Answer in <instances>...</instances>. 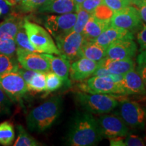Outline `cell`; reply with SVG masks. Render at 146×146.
<instances>
[{
  "label": "cell",
  "mask_w": 146,
  "mask_h": 146,
  "mask_svg": "<svg viewBox=\"0 0 146 146\" xmlns=\"http://www.w3.org/2000/svg\"><path fill=\"white\" fill-rule=\"evenodd\" d=\"M102 139L98 120L92 114L78 112L71 120L66 143L71 146H93L98 145Z\"/></svg>",
  "instance_id": "obj_1"
},
{
  "label": "cell",
  "mask_w": 146,
  "mask_h": 146,
  "mask_svg": "<svg viewBox=\"0 0 146 146\" xmlns=\"http://www.w3.org/2000/svg\"><path fill=\"white\" fill-rule=\"evenodd\" d=\"M62 99L53 96L34 108L27 116V125L29 131L41 133L52 127L62 112Z\"/></svg>",
  "instance_id": "obj_2"
},
{
  "label": "cell",
  "mask_w": 146,
  "mask_h": 146,
  "mask_svg": "<svg viewBox=\"0 0 146 146\" xmlns=\"http://www.w3.org/2000/svg\"><path fill=\"white\" fill-rule=\"evenodd\" d=\"M74 99L85 112L94 114H104L118 107L120 99L112 94L98 93H76Z\"/></svg>",
  "instance_id": "obj_3"
},
{
  "label": "cell",
  "mask_w": 146,
  "mask_h": 146,
  "mask_svg": "<svg viewBox=\"0 0 146 146\" xmlns=\"http://www.w3.org/2000/svg\"><path fill=\"white\" fill-rule=\"evenodd\" d=\"M23 27L29 41L38 52L62 55L50 33L46 29L31 22L27 18L24 19Z\"/></svg>",
  "instance_id": "obj_4"
},
{
  "label": "cell",
  "mask_w": 146,
  "mask_h": 146,
  "mask_svg": "<svg viewBox=\"0 0 146 146\" xmlns=\"http://www.w3.org/2000/svg\"><path fill=\"white\" fill-rule=\"evenodd\" d=\"M118 103V114L128 127L143 129L146 121V112L137 102L123 99Z\"/></svg>",
  "instance_id": "obj_5"
},
{
  "label": "cell",
  "mask_w": 146,
  "mask_h": 146,
  "mask_svg": "<svg viewBox=\"0 0 146 146\" xmlns=\"http://www.w3.org/2000/svg\"><path fill=\"white\" fill-rule=\"evenodd\" d=\"M110 22L111 26L126 29L133 34L141 30L143 26L138 9L131 5L114 12Z\"/></svg>",
  "instance_id": "obj_6"
},
{
  "label": "cell",
  "mask_w": 146,
  "mask_h": 146,
  "mask_svg": "<svg viewBox=\"0 0 146 146\" xmlns=\"http://www.w3.org/2000/svg\"><path fill=\"white\" fill-rule=\"evenodd\" d=\"M54 39L61 54L69 61H74L81 58V47L85 40L81 33L72 31Z\"/></svg>",
  "instance_id": "obj_7"
},
{
  "label": "cell",
  "mask_w": 146,
  "mask_h": 146,
  "mask_svg": "<svg viewBox=\"0 0 146 146\" xmlns=\"http://www.w3.org/2000/svg\"><path fill=\"white\" fill-rule=\"evenodd\" d=\"M0 87L14 102L20 101L28 92L26 82L18 72L1 74Z\"/></svg>",
  "instance_id": "obj_8"
},
{
  "label": "cell",
  "mask_w": 146,
  "mask_h": 146,
  "mask_svg": "<svg viewBox=\"0 0 146 146\" xmlns=\"http://www.w3.org/2000/svg\"><path fill=\"white\" fill-rule=\"evenodd\" d=\"M97 120L103 138L124 137L129 134L128 126L118 115L104 114Z\"/></svg>",
  "instance_id": "obj_9"
},
{
  "label": "cell",
  "mask_w": 146,
  "mask_h": 146,
  "mask_svg": "<svg viewBox=\"0 0 146 146\" xmlns=\"http://www.w3.org/2000/svg\"><path fill=\"white\" fill-rule=\"evenodd\" d=\"M16 56L18 64L24 68L44 73L51 70L49 62L43 54L29 52L17 47Z\"/></svg>",
  "instance_id": "obj_10"
},
{
  "label": "cell",
  "mask_w": 146,
  "mask_h": 146,
  "mask_svg": "<svg viewBox=\"0 0 146 146\" xmlns=\"http://www.w3.org/2000/svg\"><path fill=\"white\" fill-rule=\"evenodd\" d=\"M76 19V14L68 13L50 15L45 18L44 25L54 38L72 31Z\"/></svg>",
  "instance_id": "obj_11"
},
{
  "label": "cell",
  "mask_w": 146,
  "mask_h": 146,
  "mask_svg": "<svg viewBox=\"0 0 146 146\" xmlns=\"http://www.w3.org/2000/svg\"><path fill=\"white\" fill-rule=\"evenodd\" d=\"M83 87L88 93L125 96L124 89L120 83L98 76H93L89 78L86 81V84L83 85Z\"/></svg>",
  "instance_id": "obj_12"
},
{
  "label": "cell",
  "mask_w": 146,
  "mask_h": 146,
  "mask_svg": "<svg viewBox=\"0 0 146 146\" xmlns=\"http://www.w3.org/2000/svg\"><path fill=\"white\" fill-rule=\"evenodd\" d=\"M137 52V46L133 39H120L110 44L106 48V57L114 60L133 58Z\"/></svg>",
  "instance_id": "obj_13"
},
{
  "label": "cell",
  "mask_w": 146,
  "mask_h": 146,
  "mask_svg": "<svg viewBox=\"0 0 146 146\" xmlns=\"http://www.w3.org/2000/svg\"><path fill=\"white\" fill-rule=\"evenodd\" d=\"M100 66V62L85 58H80L70 64L69 75L72 81H81L93 76Z\"/></svg>",
  "instance_id": "obj_14"
},
{
  "label": "cell",
  "mask_w": 146,
  "mask_h": 146,
  "mask_svg": "<svg viewBox=\"0 0 146 146\" xmlns=\"http://www.w3.org/2000/svg\"><path fill=\"white\" fill-rule=\"evenodd\" d=\"M43 55L49 62L51 71L60 76L62 79L64 84L69 86L70 84L69 80L70 61L63 55L54 56L51 54H45V53H43Z\"/></svg>",
  "instance_id": "obj_15"
},
{
  "label": "cell",
  "mask_w": 146,
  "mask_h": 146,
  "mask_svg": "<svg viewBox=\"0 0 146 146\" xmlns=\"http://www.w3.org/2000/svg\"><path fill=\"white\" fill-rule=\"evenodd\" d=\"M120 39H134V34L126 29L110 25L94 41L107 48L114 41Z\"/></svg>",
  "instance_id": "obj_16"
},
{
  "label": "cell",
  "mask_w": 146,
  "mask_h": 146,
  "mask_svg": "<svg viewBox=\"0 0 146 146\" xmlns=\"http://www.w3.org/2000/svg\"><path fill=\"white\" fill-rule=\"evenodd\" d=\"M120 85L125 91V95H143L146 96V88L141 76L133 69L124 74Z\"/></svg>",
  "instance_id": "obj_17"
},
{
  "label": "cell",
  "mask_w": 146,
  "mask_h": 146,
  "mask_svg": "<svg viewBox=\"0 0 146 146\" xmlns=\"http://www.w3.org/2000/svg\"><path fill=\"white\" fill-rule=\"evenodd\" d=\"M110 21L99 19L91 14L81 34L87 41H94L107 27L110 25Z\"/></svg>",
  "instance_id": "obj_18"
},
{
  "label": "cell",
  "mask_w": 146,
  "mask_h": 146,
  "mask_svg": "<svg viewBox=\"0 0 146 146\" xmlns=\"http://www.w3.org/2000/svg\"><path fill=\"white\" fill-rule=\"evenodd\" d=\"M24 20L21 16L10 14L0 23V39H14L19 29L23 27Z\"/></svg>",
  "instance_id": "obj_19"
},
{
  "label": "cell",
  "mask_w": 146,
  "mask_h": 146,
  "mask_svg": "<svg viewBox=\"0 0 146 146\" xmlns=\"http://www.w3.org/2000/svg\"><path fill=\"white\" fill-rule=\"evenodd\" d=\"M100 66L106 68L110 72L118 74H124L135 68V64L132 58L114 60L105 58L100 62Z\"/></svg>",
  "instance_id": "obj_20"
},
{
  "label": "cell",
  "mask_w": 146,
  "mask_h": 146,
  "mask_svg": "<svg viewBox=\"0 0 146 146\" xmlns=\"http://www.w3.org/2000/svg\"><path fill=\"white\" fill-rule=\"evenodd\" d=\"M76 9L74 0H50L38 11L39 12L64 14L76 12Z\"/></svg>",
  "instance_id": "obj_21"
},
{
  "label": "cell",
  "mask_w": 146,
  "mask_h": 146,
  "mask_svg": "<svg viewBox=\"0 0 146 146\" xmlns=\"http://www.w3.org/2000/svg\"><path fill=\"white\" fill-rule=\"evenodd\" d=\"M81 58L100 62L106 58V47L102 46L94 41L85 40L81 50Z\"/></svg>",
  "instance_id": "obj_22"
},
{
  "label": "cell",
  "mask_w": 146,
  "mask_h": 146,
  "mask_svg": "<svg viewBox=\"0 0 146 146\" xmlns=\"http://www.w3.org/2000/svg\"><path fill=\"white\" fill-rule=\"evenodd\" d=\"M15 138L13 124L5 121L0 124V144L4 146L12 145Z\"/></svg>",
  "instance_id": "obj_23"
},
{
  "label": "cell",
  "mask_w": 146,
  "mask_h": 146,
  "mask_svg": "<svg viewBox=\"0 0 146 146\" xmlns=\"http://www.w3.org/2000/svg\"><path fill=\"white\" fill-rule=\"evenodd\" d=\"M17 130V138L14 142V146H39L42 144L36 141L33 137L27 132L25 129L22 125L16 126Z\"/></svg>",
  "instance_id": "obj_24"
},
{
  "label": "cell",
  "mask_w": 146,
  "mask_h": 146,
  "mask_svg": "<svg viewBox=\"0 0 146 146\" xmlns=\"http://www.w3.org/2000/svg\"><path fill=\"white\" fill-rule=\"evenodd\" d=\"M28 91L40 93L46 89V74L44 72H37L32 79L27 84Z\"/></svg>",
  "instance_id": "obj_25"
},
{
  "label": "cell",
  "mask_w": 146,
  "mask_h": 146,
  "mask_svg": "<svg viewBox=\"0 0 146 146\" xmlns=\"http://www.w3.org/2000/svg\"><path fill=\"white\" fill-rule=\"evenodd\" d=\"M19 64L15 57L0 54V75L12 72H17Z\"/></svg>",
  "instance_id": "obj_26"
},
{
  "label": "cell",
  "mask_w": 146,
  "mask_h": 146,
  "mask_svg": "<svg viewBox=\"0 0 146 146\" xmlns=\"http://www.w3.org/2000/svg\"><path fill=\"white\" fill-rule=\"evenodd\" d=\"M50 0H21L16 5L18 10L21 12L27 13L38 10Z\"/></svg>",
  "instance_id": "obj_27"
},
{
  "label": "cell",
  "mask_w": 146,
  "mask_h": 146,
  "mask_svg": "<svg viewBox=\"0 0 146 146\" xmlns=\"http://www.w3.org/2000/svg\"><path fill=\"white\" fill-rule=\"evenodd\" d=\"M76 19L74 26L73 27L72 31L76 33H82L84 27L88 21L89 17L91 16V13L85 10L81 6L76 7Z\"/></svg>",
  "instance_id": "obj_28"
},
{
  "label": "cell",
  "mask_w": 146,
  "mask_h": 146,
  "mask_svg": "<svg viewBox=\"0 0 146 146\" xmlns=\"http://www.w3.org/2000/svg\"><path fill=\"white\" fill-rule=\"evenodd\" d=\"M14 40H15V42L16 45H18V47H21L24 50L29 51V52H38L36 49L33 47V45L31 44V41H29L26 31H25V29H24V27H21L19 29L15 38H14Z\"/></svg>",
  "instance_id": "obj_29"
},
{
  "label": "cell",
  "mask_w": 146,
  "mask_h": 146,
  "mask_svg": "<svg viewBox=\"0 0 146 146\" xmlns=\"http://www.w3.org/2000/svg\"><path fill=\"white\" fill-rule=\"evenodd\" d=\"M46 74V95L58 90L63 85L64 82L60 76L55 74L52 71H49Z\"/></svg>",
  "instance_id": "obj_30"
},
{
  "label": "cell",
  "mask_w": 146,
  "mask_h": 146,
  "mask_svg": "<svg viewBox=\"0 0 146 146\" xmlns=\"http://www.w3.org/2000/svg\"><path fill=\"white\" fill-rule=\"evenodd\" d=\"M17 47L14 39H0V54H5L10 57H15Z\"/></svg>",
  "instance_id": "obj_31"
},
{
  "label": "cell",
  "mask_w": 146,
  "mask_h": 146,
  "mask_svg": "<svg viewBox=\"0 0 146 146\" xmlns=\"http://www.w3.org/2000/svg\"><path fill=\"white\" fill-rule=\"evenodd\" d=\"M93 76H100V77L107 78V79L110 80V81L115 82V83H120V82L123 81L124 75L112 73L110 72L106 68H104V67L99 66L95 71Z\"/></svg>",
  "instance_id": "obj_32"
},
{
  "label": "cell",
  "mask_w": 146,
  "mask_h": 146,
  "mask_svg": "<svg viewBox=\"0 0 146 146\" xmlns=\"http://www.w3.org/2000/svg\"><path fill=\"white\" fill-rule=\"evenodd\" d=\"M137 66L136 71L141 76L146 88V50L139 52V54L137 58Z\"/></svg>",
  "instance_id": "obj_33"
},
{
  "label": "cell",
  "mask_w": 146,
  "mask_h": 146,
  "mask_svg": "<svg viewBox=\"0 0 146 146\" xmlns=\"http://www.w3.org/2000/svg\"><path fill=\"white\" fill-rule=\"evenodd\" d=\"M12 102L8 96L0 87V117L11 113Z\"/></svg>",
  "instance_id": "obj_34"
},
{
  "label": "cell",
  "mask_w": 146,
  "mask_h": 146,
  "mask_svg": "<svg viewBox=\"0 0 146 146\" xmlns=\"http://www.w3.org/2000/svg\"><path fill=\"white\" fill-rule=\"evenodd\" d=\"M92 14L99 19L110 21L111 18L114 14V12L105 4L102 3L94 10V12Z\"/></svg>",
  "instance_id": "obj_35"
},
{
  "label": "cell",
  "mask_w": 146,
  "mask_h": 146,
  "mask_svg": "<svg viewBox=\"0 0 146 146\" xmlns=\"http://www.w3.org/2000/svg\"><path fill=\"white\" fill-rule=\"evenodd\" d=\"M103 3L114 12L130 5L127 0H103Z\"/></svg>",
  "instance_id": "obj_36"
},
{
  "label": "cell",
  "mask_w": 146,
  "mask_h": 146,
  "mask_svg": "<svg viewBox=\"0 0 146 146\" xmlns=\"http://www.w3.org/2000/svg\"><path fill=\"white\" fill-rule=\"evenodd\" d=\"M125 146H143L145 145V141L140 137L135 135L129 134L125 137Z\"/></svg>",
  "instance_id": "obj_37"
},
{
  "label": "cell",
  "mask_w": 146,
  "mask_h": 146,
  "mask_svg": "<svg viewBox=\"0 0 146 146\" xmlns=\"http://www.w3.org/2000/svg\"><path fill=\"white\" fill-rule=\"evenodd\" d=\"M103 3V0H84L81 7L89 13L92 14L99 5Z\"/></svg>",
  "instance_id": "obj_38"
},
{
  "label": "cell",
  "mask_w": 146,
  "mask_h": 146,
  "mask_svg": "<svg viewBox=\"0 0 146 146\" xmlns=\"http://www.w3.org/2000/svg\"><path fill=\"white\" fill-rule=\"evenodd\" d=\"M137 39L139 45V52L146 50V25L145 24H143L141 30L137 32Z\"/></svg>",
  "instance_id": "obj_39"
},
{
  "label": "cell",
  "mask_w": 146,
  "mask_h": 146,
  "mask_svg": "<svg viewBox=\"0 0 146 146\" xmlns=\"http://www.w3.org/2000/svg\"><path fill=\"white\" fill-rule=\"evenodd\" d=\"M17 72L19 73L20 75H21L25 81L26 82L27 84H28L29 82H30L31 80L32 79V78L33 77L35 74H36V71L31 70H27V69H25L24 68H18Z\"/></svg>",
  "instance_id": "obj_40"
},
{
  "label": "cell",
  "mask_w": 146,
  "mask_h": 146,
  "mask_svg": "<svg viewBox=\"0 0 146 146\" xmlns=\"http://www.w3.org/2000/svg\"><path fill=\"white\" fill-rule=\"evenodd\" d=\"M14 5L9 1V0H0V11L1 14L7 15L12 12Z\"/></svg>",
  "instance_id": "obj_41"
},
{
  "label": "cell",
  "mask_w": 146,
  "mask_h": 146,
  "mask_svg": "<svg viewBox=\"0 0 146 146\" xmlns=\"http://www.w3.org/2000/svg\"><path fill=\"white\" fill-rule=\"evenodd\" d=\"M137 9L142 22L146 24V1L142 0L141 3L137 6Z\"/></svg>",
  "instance_id": "obj_42"
},
{
  "label": "cell",
  "mask_w": 146,
  "mask_h": 146,
  "mask_svg": "<svg viewBox=\"0 0 146 146\" xmlns=\"http://www.w3.org/2000/svg\"><path fill=\"white\" fill-rule=\"evenodd\" d=\"M110 145L112 146H125L123 139L121 137H116L110 139Z\"/></svg>",
  "instance_id": "obj_43"
},
{
  "label": "cell",
  "mask_w": 146,
  "mask_h": 146,
  "mask_svg": "<svg viewBox=\"0 0 146 146\" xmlns=\"http://www.w3.org/2000/svg\"><path fill=\"white\" fill-rule=\"evenodd\" d=\"M127 1L130 3V5H134L137 7L141 3L142 0H127Z\"/></svg>",
  "instance_id": "obj_44"
},
{
  "label": "cell",
  "mask_w": 146,
  "mask_h": 146,
  "mask_svg": "<svg viewBox=\"0 0 146 146\" xmlns=\"http://www.w3.org/2000/svg\"><path fill=\"white\" fill-rule=\"evenodd\" d=\"M74 3H75L76 8V7L81 6V5L84 1V0H74Z\"/></svg>",
  "instance_id": "obj_45"
},
{
  "label": "cell",
  "mask_w": 146,
  "mask_h": 146,
  "mask_svg": "<svg viewBox=\"0 0 146 146\" xmlns=\"http://www.w3.org/2000/svg\"><path fill=\"white\" fill-rule=\"evenodd\" d=\"M9 1H10V2H11L12 3V4H13L14 6H15V5H16L18 4V3L20 1H21V0H9Z\"/></svg>",
  "instance_id": "obj_46"
},
{
  "label": "cell",
  "mask_w": 146,
  "mask_h": 146,
  "mask_svg": "<svg viewBox=\"0 0 146 146\" xmlns=\"http://www.w3.org/2000/svg\"><path fill=\"white\" fill-rule=\"evenodd\" d=\"M143 102H145V104L146 105V98H143Z\"/></svg>",
  "instance_id": "obj_47"
},
{
  "label": "cell",
  "mask_w": 146,
  "mask_h": 146,
  "mask_svg": "<svg viewBox=\"0 0 146 146\" xmlns=\"http://www.w3.org/2000/svg\"><path fill=\"white\" fill-rule=\"evenodd\" d=\"M1 11H0V16H1Z\"/></svg>",
  "instance_id": "obj_48"
},
{
  "label": "cell",
  "mask_w": 146,
  "mask_h": 146,
  "mask_svg": "<svg viewBox=\"0 0 146 146\" xmlns=\"http://www.w3.org/2000/svg\"><path fill=\"white\" fill-rule=\"evenodd\" d=\"M143 1H146V0H143Z\"/></svg>",
  "instance_id": "obj_49"
}]
</instances>
